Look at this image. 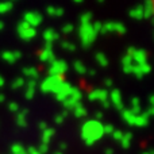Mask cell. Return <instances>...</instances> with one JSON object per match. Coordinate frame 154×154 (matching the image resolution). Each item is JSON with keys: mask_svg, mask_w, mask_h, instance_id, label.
<instances>
[{"mask_svg": "<svg viewBox=\"0 0 154 154\" xmlns=\"http://www.w3.org/2000/svg\"><path fill=\"white\" fill-rule=\"evenodd\" d=\"M104 135L103 125L99 120H87L81 127V138L85 142V145L91 146V145L96 143L101 137Z\"/></svg>", "mask_w": 154, "mask_h": 154, "instance_id": "obj_1", "label": "cell"}, {"mask_svg": "<svg viewBox=\"0 0 154 154\" xmlns=\"http://www.w3.org/2000/svg\"><path fill=\"white\" fill-rule=\"evenodd\" d=\"M64 82H65L64 76H48L42 81V84H41V89L45 93H49V92L57 93L61 89Z\"/></svg>", "mask_w": 154, "mask_h": 154, "instance_id": "obj_2", "label": "cell"}, {"mask_svg": "<svg viewBox=\"0 0 154 154\" xmlns=\"http://www.w3.org/2000/svg\"><path fill=\"white\" fill-rule=\"evenodd\" d=\"M80 39H81V45L82 46H89L91 43H93V41L96 39V32L93 31V27H92V23L89 24H80Z\"/></svg>", "mask_w": 154, "mask_h": 154, "instance_id": "obj_3", "label": "cell"}, {"mask_svg": "<svg viewBox=\"0 0 154 154\" xmlns=\"http://www.w3.org/2000/svg\"><path fill=\"white\" fill-rule=\"evenodd\" d=\"M68 70V64L64 60H56L49 66V76H64Z\"/></svg>", "mask_w": 154, "mask_h": 154, "instance_id": "obj_4", "label": "cell"}, {"mask_svg": "<svg viewBox=\"0 0 154 154\" xmlns=\"http://www.w3.org/2000/svg\"><path fill=\"white\" fill-rule=\"evenodd\" d=\"M101 34H107V32H118V34H125L126 32V26L122 24L120 22H107L103 24L101 29Z\"/></svg>", "mask_w": 154, "mask_h": 154, "instance_id": "obj_5", "label": "cell"}, {"mask_svg": "<svg viewBox=\"0 0 154 154\" xmlns=\"http://www.w3.org/2000/svg\"><path fill=\"white\" fill-rule=\"evenodd\" d=\"M23 20L27 22L32 29L38 27L41 23H42V15L39 12H34V11H27L23 16Z\"/></svg>", "mask_w": 154, "mask_h": 154, "instance_id": "obj_6", "label": "cell"}, {"mask_svg": "<svg viewBox=\"0 0 154 154\" xmlns=\"http://www.w3.org/2000/svg\"><path fill=\"white\" fill-rule=\"evenodd\" d=\"M72 85L69 84V82H66L65 81L64 84H62V87H61V89L58 91V92L56 93V99L58 101H62L64 103L65 100H66L68 97H69V95H70V92H72Z\"/></svg>", "mask_w": 154, "mask_h": 154, "instance_id": "obj_7", "label": "cell"}, {"mask_svg": "<svg viewBox=\"0 0 154 154\" xmlns=\"http://www.w3.org/2000/svg\"><path fill=\"white\" fill-rule=\"evenodd\" d=\"M88 99L91 101L93 100H100L101 103L106 100H108V92L106 89H95V91H91L89 95H88Z\"/></svg>", "mask_w": 154, "mask_h": 154, "instance_id": "obj_8", "label": "cell"}, {"mask_svg": "<svg viewBox=\"0 0 154 154\" xmlns=\"http://www.w3.org/2000/svg\"><path fill=\"white\" fill-rule=\"evenodd\" d=\"M20 57H22L20 51H3L2 53V58L4 60V61H7L8 64H14V62H16Z\"/></svg>", "mask_w": 154, "mask_h": 154, "instance_id": "obj_9", "label": "cell"}, {"mask_svg": "<svg viewBox=\"0 0 154 154\" xmlns=\"http://www.w3.org/2000/svg\"><path fill=\"white\" fill-rule=\"evenodd\" d=\"M38 57H39V60L43 62H50L51 64L53 61H56V57H54V53L51 49H43V50L38 54Z\"/></svg>", "mask_w": 154, "mask_h": 154, "instance_id": "obj_10", "label": "cell"}, {"mask_svg": "<svg viewBox=\"0 0 154 154\" xmlns=\"http://www.w3.org/2000/svg\"><path fill=\"white\" fill-rule=\"evenodd\" d=\"M42 35H43V39H45V42H49V43H53V41L58 39V37H60L58 32H57L56 30H53V29L45 30Z\"/></svg>", "mask_w": 154, "mask_h": 154, "instance_id": "obj_11", "label": "cell"}, {"mask_svg": "<svg viewBox=\"0 0 154 154\" xmlns=\"http://www.w3.org/2000/svg\"><path fill=\"white\" fill-rule=\"evenodd\" d=\"M26 115H27V109L26 108H20L18 111V115H16V125H18L19 127H26L27 126Z\"/></svg>", "mask_w": 154, "mask_h": 154, "instance_id": "obj_12", "label": "cell"}, {"mask_svg": "<svg viewBox=\"0 0 154 154\" xmlns=\"http://www.w3.org/2000/svg\"><path fill=\"white\" fill-rule=\"evenodd\" d=\"M35 88H37V81H35V80H29V82H27V87H26V92H24V96H26V99L31 100V99L34 97Z\"/></svg>", "mask_w": 154, "mask_h": 154, "instance_id": "obj_13", "label": "cell"}, {"mask_svg": "<svg viewBox=\"0 0 154 154\" xmlns=\"http://www.w3.org/2000/svg\"><path fill=\"white\" fill-rule=\"evenodd\" d=\"M108 99L111 100V103L114 104L115 107L119 106V104H122V95H120V91L116 89V88L111 91V93L108 95Z\"/></svg>", "mask_w": 154, "mask_h": 154, "instance_id": "obj_14", "label": "cell"}, {"mask_svg": "<svg viewBox=\"0 0 154 154\" xmlns=\"http://www.w3.org/2000/svg\"><path fill=\"white\" fill-rule=\"evenodd\" d=\"M18 34H19V37H20L23 41H30V39H32V38L35 37L37 31H35V29L30 27V29H27V30H23V31H19Z\"/></svg>", "mask_w": 154, "mask_h": 154, "instance_id": "obj_15", "label": "cell"}, {"mask_svg": "<svg viewBox=\"0 0 154 154\" xmlns=\"http://www.w3.org/2000/svg\"><path fill=\"white\" fill-rule=\"evenodd\" d=\"M23 75L30 77V80H35V81H37V79L39 77V72H38L37 68L29 66V68H24L23 69Z\"/></svg>", "mask_w": 154, "mask_h": 154, "instance_id": "obj_16", "label": "cell"}, {"mask_svg": "<svg viewBox=\"0 0 154 154\" xmlns=\"http://www.w3.org/2000/svg\"><path fill=\"white\" fill-rule=\"evenodd\" d=\"M54 134H56V131L51 127H48L45 131H42V143L49 145V142H50V139L54 137Z\"/></svg>", "mask_w": 154, "mask_h": 154, "instance_id": "obj_17", "label": "cell"}, {"mask_svg": "<svg viewBox=\"0 0 154 154\" xmlns=\"http://www.w3.org/2000/svg\"><path fill=\"white\" fill-rule=\"evenodd\" d=\"M73 114H75L76 118H84V116H87V108H85L81 103H79L75 108H73Z\"/></svg>", "mask_w": 154, "mask_h": 154, "instance_id": "obj_18", "label": "cell"}, {"mask_svg": "<svg viewBox=\"0 0 154 154\" xmlns=\"http://www.w3.org/2000/svg\"><path fill=\"white\" fill-rule=\"evenodd\" d=\"M122 118L125 122H127L128 125H134V120H135V115H133L130 112V109H123L122 111Z\"/></svg>", "mask_w": 154, "mask_h": 154, "instance_id": "obj_19", "label": "cell"}, {"mask_svg": "<svg viewBox=\"0 0 154 154\" xmlns=\"http://www.w3.org/2000/svg\"><path fill=\"white\" fill-rule=\"evenodd\" d=\"M130 16L134 19H142L143 18V7H141V5L134 7L133 10L130 11Z\"/></svg>", "mask_w": 154, "mask_h": 154, "instance_id": "obj_20", "label": "cell"}, {"mask_svg": "<svg viewBox=\"0 0 154 154\" xmlns=\"http://www.w3.org/2000/svg\"><path fill=\"white\" fill-rule=\"evenodd\" d=\"M46 12L51 16H60V15H64V8H58V7H53V5H49L46 8Z\"/></svg>", "mask_w": 154, "mask_h": 154, "instance_id": "obj_21", "label": "cell"}, {"mask_svg": "<svg viewBox=\"0 0 154 154\" xmlns=\"http://www.w3.org/2000/svg\"><path fill=\"white\" fill-rule=\"evenodd\" d=\"M73 68H75V70L79 75H85V73L88 72L87 70V66H85L84 64H82L81 61H76L75 62V65H73Z\"/></svg>", "mask_w": 154, "mask_h": 154, "instance_id": "obj_22", "label": "cell"}, {"mask_svg": "<svg viewBox=\"0 0 154 154\" xmlns=\"http://www.w3.org/2000/svg\"><path fill=\"white\" fill-rule=\"evenodd\" d=\"M12 7H14V3H11V2H3V3H0V14L10 12V11L12 10Z\"/></svg>", "mask_w": 154, "mask_h": 154, "instance_id": "obj_23", "label": "cell"}, {"mask_svg": "<svg viewBox=\"0 0 154 154\" xmlns=\"http://www.w3.org/2000/svg\"><path fill=\"white\" fill-rule=\"evenodd\" d=\"M131 138H133V134L131 133H125L123 134V138H122V141H120V145H122L123 147H128L130 146V143H131Z\"/></svg>", "mask_w": 154, "mask_h": 154, "instance_id": "obj_24", "label": "cell"}, {"mask_svg": "<svg viewBox=\"0 0 154 154\" xmlns=\"http://www.w3.org/2000/svg\"><path fill=\"white\" fill-rule=\"evenodd\" d=\"M96 61H97V64L100 65V66H104L106 68L107 65H108V60H107V57H106V54H103V53H97L96 54Z\"/></svg>", "mask_w": 154, "mask_h": 154, "instance_id": "obj_25", "label": "cell"}, {"mask_svg": "<svg viewBox=\"0 0 154 154\" xmlns=\"http://www.w3.org/2000/svg\"><path fill=\"white\" fill-rule=\"evenodd\" d=\"M134 125H135V126H145V125H147V114L138 115V116H135Z\"/></svg>", "mask_w": 154, "mask_h": 154, "instance_id": "obj_26", "label": "cell"}, {"mask_svg": "<svg viewBox=\"0 0 154 154\" xmlns=\"http://www.w3.org/2000/svg\"><path fill=\"white\" fill-rule=\"evenodd\" d=\"M11 152H12V154H27L26 149L20 143H14L11 146Z\"/></svg>", "mask_w": 154, "mask_h": 154, "instance_id": "obj_27", "label": "cell"}, {"mask_svg": "<svg viewBox=\"0 0 154 154\" xmlns=\"http://www.w3.org/2000/svg\"><path fill=\"white\" fill-rule=\"evenodd\" d=\"M92 22V14L91 12H85L80 16V24H89Z\"/></svg>", "mask_w": 154, "mask_h": 154, "instance_id": "obj_28", "label": "cell"}, {"mask_svg": "<svg viewBox=\"0 0 154 154\" xmlns=\"http://www.w3.org/2000/svg\"><path fill=\"white\" fill-rule=\"evenodd\" d=\"M23 85H24V79L23 77H18V79H15L12 81L11 87H12V89H19V88H22Z\"/></svg>", "mask_w": 154, "mask_h": 154, "instance_id": "obj_29", "label": "cell"}, {"mask_svg": "<svg viewBox=\"0 0 154 154\" xmlns=\"http://www.w3.org/2000/svg\"><path fill=\"white\" fill-rule=\"evenodd\" d=\"M134 61H133V57L128 56V54H125L122 58V65L123 66H130V65H133Z\"/></svg>", "mask_w": 154, "mask_h": 154, "instance_id": "obj_30", "label": "cell"}, {"mask_svg": "<svg viewBox=\"0 0 154 154\" xmlns=\"http://www.w3.org/2000/svg\"><path fill=\"white\" fill-rule=\"evenodd\" d=\"M61 46H62L64 49H66V50H70V51L76 49V46L73 45L72 42H68V41H62V42H61Z\"/></svg>", "mask_w": 154, "mask_h": 154, "instance_id": "obj_31", "label": "cell"}, {"mask_svg": "<svg viewBox=\"0 0 154 154\" xmlns=\"http://www.w3.org/2000/svg\"><path fill=\"white\" fill-rule=\"evenodd\" d=\"M30 27H31V26H30V24L27 23V22L22 20L20 23L18 24V27H16V30H18V32H19V31H23V30H27V29H30Z\"/></svg>", "mask_w": 154, "mask_h": 154, "instance_id": "obj_32", "label": "cell"}, {"mask_svg": "<svg viewBox=\"0 0 154 154\" xmlns=\"http://www.w3.org/2000/svg\"><path fill=\"white\" fill-rule=\"evenodd\" d=\"M123 131H120V130H115L114 133H112V137H114V139L115 141H122V138H123Z\"/></svg>", "mask_w": 154, "mask_h": 154, "instance_id": "obj_33", "label": "cell"}, {"mask_svg": "<svg viewBox=\"0 0 154 154\" xmlns=\"http://www.w3.org/2000/svg\"><path fill=\"white\" fill-rule=\"evenodd\" d=\"M92 27H93V31H95L96 34H99V32L101 31V29H103V23H101V22H95V23L92 24Z\"/></svg>", "mask_w": 154, "mask_h": 154, "instance_id": "obj_34", "label": "cell"}, {"mask_svg": "<svg viewBox=\"0 0 154 154\" xmlns=\"http://www.w3.org/2000/svg\"><path fill=\"white\" fill-rule=\"evenodd\" d=\"M73 29H75V27H73V24L68 23V24H65V26L62 27V30H61V31L64 32V34H70V32L73 31Z\"/></svg>", "mask_w": 154, "mask_h": 154, "instance_id": "obj_35", "label": "cell"}, {"mask_svg": "<svg viewBox=\"0 0 154 154\" xmlns=\"http://www.w3.org/2000/svg\"><path fill=\"white\" fill-rule=\"evenodd\" d=\"M66 114H68V111H64L62 114H58L56 116V123L57 125H60V123H62L64 122V119H65V116H66Z\"/></svg>", "mask_w": 154, "mask_h": 154, "instance_id": "obj_36", "label": "cell"}, {"mask_svg": "<svg viewBox=\"0 0 154 154\" xmlns=\"http://www.w3.org/2000/svg\"><path fill=\"white\" fill-rule=\"evenodd\" d=\"M103 131H104V134H112L115 131V127L112 125H106V126H103Z\"/></svg>", "mask_w": 154, "mask_h": 154, "instance_id": "obj_37", "label": "cell"}, {"mask_svg": "<svg viewBox=\"0 0 154 154\" xmlns=\"http://www.w3.org/2000/svg\"><path fill=\"white\" fill-rule=\"evenodd\" d=\"M8 108H10L11 112H16V114H18V111L20 109L19 108V106H18V103H15V101H12V103L8 104Z\"/></svg>", "mask_w": 154, "mask_h": 154, "instance_id": "obj_38", "label": "cell"}, {"mask_svg": "<svg viewBox=\"0 0 154 154\" xmlns=\"http://www.w3.org/2000/svg\"><path fill=\"white\" fill-rule=\"evenodd\" d=\"M37 149H38V152H39L41 154H46L48 153V150H49V146L48 145H45V143H41L39 147H37Z\"/></svg>", "mask_w": 154, "mask_h": 154, "instance_id": "obj_39", "label": "cell"}, {"mask_svg": "<svg viewBox=\"0 0 154 154\" xmlns=\"http://www.w3.org/2000/svg\"><path fill=\"white\" fill-rule=\"evenodd\" d=\"M26 152H27V154H41L39 152H38V149L37 147H29V149H26Z\"/></svg>", "mask_w": 154, "mask_h": 154, "instance_id": "obj_40", "label": "cell"}, {"mask_svg": "<svg viewBox=\"0 0 154 154\" xmlns=\"http://www.w3.org/2000/svg\"><path fill=\"white\" fill-rule=\"evenodd\" d=\"M38 128H39V130H42V131H45L46 128H48L46 122H39V123H38Z\"/></svg>", "mask_w": 154, "mask_h": 154, "instance_id": "obj_41", "label": "cell"}, {"mask_svg": "<svg viewBox=\"0 0 154 154\" xmlns=\"http://www.w3.org/2000/svg\"><path fill=\"white\" fill-rule=\"evenodd\" d=\"M104 84H106V87H112V81L109 79H107L106 81H104Z\"/></svg>", "mask_w": 154, "mask_h": 154, "instance_id": "obj_42", "label": "cell"}, {"mask_svg": "<svg viewBox=\"0 0 154 154\" xmlns=\"http://www.w3.org/2000/svg\"><path fill=\"white\" fill-rule=\"evenodd\" d=\"M101 104H103V107H104V108H108V107H109V101H108V100L103 101V103H101Z\"/></svg>", "mask_w": 154, "mask_h": 154, "instance_id": "obj_43", "label": "cell"}, {"mask_svg": "<svg viewBox=\"0 0 154 154\" xmlns=\"http://www.w3.org/2000/svg\"><path fill=\"white\" fill-rule=\"evenodd\" d=\"M4 79H3V76L2 75H0V88H2V87H4Z\"/></svg>", "mask_w": 154, "mask_h": 154, "instance_id": "obj_44", "label": "cell"}, {"mask_svg": "<svg viewBox=\"0 0 154 154\" xmlns=\"http://www.w3.org/2000/svg\"><path fill=\"white\" fill-rule=\"evenodd\" d=\"M106 154H114V150H112V149H107L106 150Z\"/></svg>", "mask_w": 154, "mask_h": 154, "instance_id": "obj_45", "label": "cell"}, {"mask_svg": "<svg viewBox=\"0 0 154 154\" xmlns=\"http://www.w3.org/2000/svg\"><path fill=\"white\" fill-rule=\"evenodd\" d=\"M3 29H4V22H3V20H0V31H2Z\"/></svg>", "mask_w": 154, "mask_h": 154, "instance_id": "obj_46", "label": "cell"}, {"mask_svg": "<svg viewBox=\"0 0 154 154\" xmlns=\"http://www.w3.org/2000/svg\"><path fill=\"white\" fill-rule=\"evenodd\" d=\"M4 95H3V93H0V103H3V101H4Z\"/></svg>", "mask_w": 154, "mask_h": 154, "instance_id": "obj_47", "label": "cell"}, {"mask_svg": "<svg viewBox=\"0 0 154 154\" xmlns=\"http://www.w3.org/2000/svg\"><path fill=\"white\" fill-rule=\"evenodd\" d=\"M101 116H103V115H101V114H100V112H99V114H96V118H97V119H100V118H101Z\"/></svg>", "mask_w": 154, "mask_h": 154, "instance_id": "obj_48", "label": "cell"}, {"mask_svg": "<svg viewBox=\"0 0 154 154\" xmlns=\"http://www.w3.org/2000/svg\"><path fill=\"white\" fill-rule=\"evenodd\" d=\"M88 73H89V75H95V73H96V70H89V72H88Z\"/></svg>", "mask_w": 154, "mask_h": 154, "instance_id": "obj_49", "label": "cell"}, {"mask_svg": "<svg viewBox=\"0 0 154 154\" xmlns=\"http://www.w3.org/2000/svg\"><path fill=\"white\" fill-rule=\"evenodd\" d=\"M60 147H61V149H65V147H66V145L62 143V145H60Z\"/></svg>", "mask_w": 154, "mask_h": 154, "instance_id": "obj_50", "label": "cell"}, {"mask_svg": "<svg viewBox=\"0 0 154 154\" xmlns=\"http://www.w3.org/2000/svg\"><path fill=\"white\" fill-rule=\"evenodd\" d=\"M152 8H153V14H154V2H152Z\"/></svg>", "mask_w": 154, "mask_h": 154, "instance_id": "obj_51", "label": "cell"}, {"mask_svg": "<svg viewBox=\"0 0 154 154\" xmlns=\"http://www.w3.org/2000/svg\"><path fill=\"white\" fill-rule=\"evenodd\" d=\"M150 101H152V103H154V96H153L152 99H150Z\"/></svg>", "mask_w": 154, "mask_h": 154, "instance_id": "obj_52", "label": "cell"}, {"mask_svg": "<svg viewBox=\"0 0 154 154\" xmlns=\"http://www.w3.org/2000/svg\"><path fill=\"white\" fill-rule=\"evenodd\" d=\"M54 154H64L62 152H57V153H54Z\"/></svg>", "mask_w": 154, "mask_h": 154, "instance_id": "obj_53", "label": "cell"}, {"mask_svg": "<svg viewBox=\"0 0 154 154\" xmlns=\"http://www.w3.org/2000/svg\"><path fill=\"white\" fill-rule=\"evenodd\" d=\"M150 112H152V114H154V107H153V109H150Z\"/></svg>", "mask_w": 154, "mask_h": 154, "instance_id": "obj_54", "label": "cell"}]
</instances>
